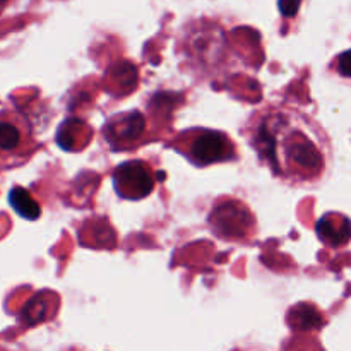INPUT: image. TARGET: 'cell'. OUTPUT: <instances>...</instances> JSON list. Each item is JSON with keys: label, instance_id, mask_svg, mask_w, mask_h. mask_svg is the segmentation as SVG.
<instances>
[{"label": "cell", "instance_id": "2", "mask_svg": "<svg viewBox=\"0 0 351 351\" xmlns=\"http://www.w3.org/2000/svg\"><path fill=\"white\" fill-rule=\"evenodd\" d=\"M167 146L197 168L239 160V147L235 141L223 130L208 127H191L182 130Z\"/></svg>", "mask_w": 351, "mask_h": 351}, {"label": "cell", "instance_id": "3", "mask_svg": "<svg viewBox=\"0 0 351 351\" xmlns=\"http://www.w3.org/2000/svg\"><path fill=\"white\" fill-rule=\"evenodd\" d=\"M208 225L218 239L226 242L249 240L256 233V218L243 202L223 197L213 206Z\"/></svg>", "mask_w": 351, "mask_h": 351}, {"label": "cell", "instance_id": "8", "mask_svg": "<svg viewBox=\"0 0 351 351\" xmlns=\"http://www.w3.org/2000/svg\"><path fill=\"white\" fill-rule=\"evenodd\" d=\"M278 5H280V10L283 16L291 17L298 12L300 0H280V2H278Z\"/></svg>", "mask_w": 351, "mask_h": 351}, {"label": "cell", "instance_id": "9", "mask_svg": "<svg viewBox=\"0 0 351 351\" xmlns=\"http://www.w3.org/2000/svg\"><path fill=\"white\" fill-rule=\"evenodd\" d=\"M338 71L345 77H351V50L339 55L338 58Z\"/></svg>", "mask_w": 351, "mask_h": 351}, {"label": "cell", "instance_id": "1", "mask_svg": "<svg viewBox=\"0 0 351 351\" xmlns=\"http://www.w3.org/2000/svg\"><path fill=\"white\" fill-rule=\"evenodd\" d=\"M243 134L261 163L280 180L304 184L322 173L324 151L297 110L264 106L250 115Z\"/></svg>", "mask_w": 351, "mask_h": 351}, {"label": "cell", "instance_id": "7", "mask_svg": "<svg viewBox=\"0 0 351 351\" xmlns=\"http://www.w3.org/2000/svg\"><path fill=\"white\" fill-rule=\"evenodd\" d=\"M9 202L10 206H12L14 211H16L21 218L34 221V219H38L41 216V206L38 204L36 199L31 195L29 191L19 187V185H16V187L9 192Z\"/></svg>", "mask_w": 351, "mask_h": 351}, {"label": "cell", "instance_id": "10", "mask_svg": "<svg viewBox=\"0 0 351 351\" xmlns=\"http://www.w3.org/2000/svg\"><path fill=\"white\" fill-rule=\"evenodd\" d=\"M0 2H2V0H0Z\"/></svg>", "mask_w": 351, "mask_h": 351}, {"label": "cell", "instance_id": "5", "mask_svg": "<svg viewBox=\"0 0 351 351\" xmlns=\"http://www.w3.org/2000/svg\"><path fill=\"white\" fill-rule=\"evenodd\" d=\"M146 130V119L137 110L110 117L101 132L112 151H130L141 143Z\"/></svg>", "mask_w": 351, "mask_h": 351}, {"label": "cell", "instance_id": "6", "mask_svg": "<svg viewBox=\"0 0 351 351\" xmlns=\"http://www.w3.org/2000/svg\"><path fill=\"white\" fill-rule=\"evenodd\" d=\"M36 141L29 120L19 113L0 117V154L21 160L33 153Z\"/></svg>", "mask_w": 351, "mask_h": 351}, {"label": "cell", "instance_id": "4", "mask_svg": "<svg viewBox=\"0 0 351 351\" xmlns=\"http://www.w3.org/2000/svg\"><path fill=\"white\" fill-rule=\"evenodd\" d=\"M113 189L123 201H141L156 187L154 167L143 160L123 161L112 171Z\"/></svg>", "mask_w": 351, "mask_h": 351}]
</instances>
